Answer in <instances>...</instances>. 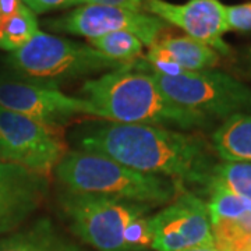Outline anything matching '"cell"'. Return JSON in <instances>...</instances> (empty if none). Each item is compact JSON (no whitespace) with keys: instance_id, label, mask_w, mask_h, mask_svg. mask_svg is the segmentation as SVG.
Segmentation results:
<instances>
[{"instance_id":"cell-16","label":"cell","mask_w":251,"mask_h":251,"mask_svg":"<svg viewBox=\"0 0 251 251\" xmlns=\"http://www.w3.org/2000/svg\"><path fill=\"white\" fill-rule=\"evenodd\" d=\"M216 153L226 162L251 163V113L227 117L212 134Z\"/></svg>"},{"instance_id":"cell-24","label":"cell","mask_w":251,"mask_h":251,"mask_svg":"<svg viewBox=\"0 0 251 251\" xmlns=\"http://www.w3.org/2000/svg\"><path fill=\"white\" fill-rule=\"evenodd\" d=\"M21 0H0V20H1V25L3 23L7 20L9 17H11L16 11L18 10V7L21 6Z\"/></svg>"},{"instance_id":"cell-14","label":"cell","mask_w":251,"mask_h":251,"mask_svg":"<svg viewBox=\"0 0 251 251\" xmlns=\"http://www.w3.org/2000/svg\"><path fill=\"white\" fill-rule=\"evenodd\" d=\"M0 251H84L62 234L53 222L41 218L31 226L0 237Z\"/></svg>"},{"instance_id":"cell-4","label":"cell","mask_w":251,"mask_h":251,"mask_svg":"<svg viewBox=\"0 0 251 251\" xmlns=\"http://www.w3.org/2000/svg\"><path fill=\"white\" fill-rule=\"evenodd\" d=\"M127 63L109 59L91 45L38 31L27 45L6 57L10 72L28 80L59 85L64 81L113 72Z\"/></svg>"},{"instance_id":"cell-9","label":"cell","mask_w":251,"mask_h":251,"mask_svg":"<svg viewBox=\"0 0 251 251\" xmlns=\"http://www.w3.org/2000/svg\"><path fill=\"white\" fill-rule=\"evenodd\" d=\"M44 24L53 32L85 36L88 39L127 31L140 38L147 46H152L168 27L161 18L145 11L100 4H81L60 17L46 20Z\"/></svg>"},{"instance_id":"cell-10","label":"cell","mask_w":251,"mask_h":251,"mask_svg":"<svg viewBox=\"0 0 251 251\" xmlns=\"http://www.w3.org/2000/svg\"><path fill=\"white\" fill-rule=\"evenodd\" d=\"M155 251H183L202 246H215L208 204L183 191L158 214L150 216Z\"/></svg>"},{"instance_id":"cell-17","label":"cell","mask_w":251,"mask_h":251,"mask_svg":"<svg viewBox=\"0 0 251 251\" xmlns=\"http://www.w3.org/2000/svg\"><path fill=\"white\" fill-rule=\"evenodd\" d=\"M214 188L229 191L234 196L251 201L250 162H222L215 163L205 194Z\"/></svg>"},{"instance_id":"cell-1","label":"cell","mask_w":251,"mask_h":251,"mask_svg":"<svg viewBox=\"0 0 251 251\" xmlns=\"http://www.w3.org/2000/svg\"><path fill=\"white\" fill-rule=\"evenodd\" d=\"M80 147L135 172L165 176L204 193L215 166L202 138L162 126L109 122L81 134Z\"/></svg>"},{"instance_id":"cell-13","label":"cell","mask_w":251,"mask_h":251,"mask_svg":"<svg viewBox=\"0 0 251 251\" xmlns=\"http://www.w3.org/2000/svg\"><path fill=\"white\" fill-rule=\"evenodd\" d=\"M214 244L219 251H251V201L229 191H208Z\"/></svg>"},{"instance_id":"cell-7","label":"cell","mask_w":251,"mask_h":251,"mask_svg":"<svg viewBox=\"0 0 251 251\" xmlns=\"http://www.w3.org/2000/svg\"><path fill=\"white\" fill-rule=\"evenodd\" d=\"M0 148L6 162L49 176L67 153L60 126L0 108Z\"/></svg>"},{"instance_id":"cell-21","label":"cell","mask_w":251,"mask_h":251,"mask_svg":"<svg viewBox=\"0 0 251 251\" xmlns=\"http://www.w3.org/2000/svg\"><path fill=\"white\" fill-rule=\"evenodd\" d=\"M225 18L227 29L240 31V32H250L251 31V1L236 4V6H226L225 7Z\"/></svg>"},{"instance_id":"cell-27","label":"cell","mask_w":251,"mask_h":251,"mask_svg":"<svg viewBox=\"0 0 251 251\" xmlns=\"http://www.w3.org/2000/svg\"><path fill=\"white\" fill-rule=\"evenodd\" d=\"M0 162H6V159H4V153L1 151V148H0Z\"/></svg>"},{"instance_id":"cell-28","label":"cell","mask_w":251,"mask_h":251,"mask_svg":"<svg viewBox=\"0 0 251 251\" xmlns=\"http://www.w3.org/2000/svg\"><path fill=\"white\" fill-rule=\"evenodd\" d=\"M0 31H1V20H0Z\"/></svg>"},{"instance_id":"cell-5","label":"cell","mask_w":251,"mask_h":251,"mask_svg":"<svg viewBox=\"0 0 251 251\" xmlns=\"http://www.w3.org/2000/svg\"><path fill=\"white\" fill-rule=\"evenodd\" d=\"M59 204L72 232L98 251H127L125 230L138 216L148 215L152 205L122 198L63 191Z\"/></svg>"},{"instance_id":"cell-15","label":"cell","mask_w":251,"mask_h":251,"mask_svg":"<svg viewBox=\"0 0 251 251\" xmlns=\"http://www.w3.org/2000/svg\"><path fill=\"white\" fill-rule=\"evenodd\" d=\"M150 49L179 64L186 72L209 70L219 63L215 49L187 35L159 38Z\"/></svg>"},{"instance_id":"cell-8","label":"cell","mask_w":251,"mask_h":251,"mask_svg":"<svg viewBox=\"0 0 251 251\" xmlns=\"http://www.w3.org/2000/svg\"><path fill=\"white\" fill-rule=\"evenodd\" d=\"M0 108L52 126L75 115L95 116L87 99L70 97L56 85L28 80L10 70L0 72Z\"/></svg>"},{"instance_id":"cell-22","label":"cell","mask_w":251,"mask_h":251,"mask_svg":"<svg viewBox=\"0 0 251 251\" xmlns=\"http://www.w3.org/2000/svg\"><path fill=\"white\" fill-rule=\"evenodd\" d=\"M35 14H44L54 10L70 9L73 6H81L82 0H21Z\"/></svg>"},{"instance_id":"cell-19","label":"cell","mask_w":251,"mask_h":251,"mask_svg":"<svg viewBox=\"0 0 251 251\" xmlns=\"http://www.w3.org/2000/svg\"><path fill=\"white\" fill-rule=\"evenodd\" d=\"M90 45L102 54L120 63H131L143 53L144 44L134 34L127 31L110 32L88 39Z\"/></svg>"},{"instance_id":"cell-2","label":"cell","mask_w":251,"mask_h":251,"mask_svg":"<svg viewBox=\"0 0 251 251\" xmlns=\"http://www.w3.org/2000/svg\"><path fill=\"white\" fill-rule=\"evenodd\" d=\"M80 94L95 110V116L113 123L208 128L205 116L179 106L168 98L155 81L150 64L131 62L98 78L87 80Z\"/></svg>"},{"instance_id":"cell-25","label":"cell","mask_w":251,"mask_h":251,"mask_svg":"<svg viewBox=\"0 0 251 251\" xmlns=\"http://www.w3.org/2000/svg\"><path fill=\"white\" fill-rule=\"evenodd\" d=\"M183 251H219L215 246H202V247H194V249H187Z\"/></svg>"},{"instance_id":"cell-26","label":"cell","mask_w":251,"mask_h":251,"mask_svg":"<svg viewBox=\"0 0 251 251\" xmlns=\"http://www.w3.org/2000/svg\"><path fill=\"white\" fill-rule=\"evenodd\" d=\"M247 62H249V69H250L251 72V48L250 50H249V54H247Z\"/></svg>"},{"instance_id":"cell-6","label":"cell","mask_w":251,"mask_h":251,"mask_svg":"<svg viewBox=\"0 0 251 251\" xmlns=\"http://www.w3.org/2000/svg\"><path fill=\"white\" fill-rule=\"evenodd\" d=\"M152 73L168 98L212 123L251 109L250 88L226 73L202 70L186 72L176 77Z\"/></svg>"},{"instance_id":"cell-20","label":"cell","mask_w":251,"mask_h":251,"mask_svg":"<svg viewBox=\"0 0 251 251\" xmlns=\"http://www.w3.org/2000/svg\"><path fill=\"white\" fill-rule=\"evenodd\" d=\"M123 239L127 251H145L152 249L153 236L150 216L144 215L133 219L127 225Z\"/></svg>"},{"instance_id":"cell-23","label":"cell","mask_w":251,"mask_h":251,"mask_svg":"<svg viewBox=\"0 0 251 251\" xmlns=\"http://www.w3.org/2000/svg\"><path fill=\"white\" fill-rule=\"evenodd\" d=\"M82 4H100V6H115L125 9L143 11L144 0H82Z\"/></svg>"},{"instance_id":"cell-3","label":"cell","mask_w":251,"mask_h":251,"mask_svg":"<svg viewBox=\"0 0 251 251\" xmlns=\"http://www.w3.org/2000/svg\"><path fill=\"white\" fill-rule=\"evenodd\" d=\"M66 191L122 198L147 205L169 204L186 187L175 180L135 172L108 156L85 151L67 152L54 169Z\"/></svg>"},{"instance_id":"cell-18","label":"cell","mask_w":251,"mask_h":251,"mask_svg":"<svg viewBox=\"0 0 251 251\" xmlns=\"http://www.w3.org/2000/svg\"><path fill=\"white\" fill-rule=\"evenodd\" d=\"M39 31V23L36 14L24 3L1 25L0 31V49L7 52H16L27 45Z\"/></svg>"},{"instance_id":"cell-11","label":"cell","mask_w":251,"mask_h":251,"mask_svg":"<svg viewBox=\"0 0 251 251\" xmlns=\"http://www.w3.org/2000/svg\"><path fill=\"white\" fill-rule=\"evenodd\" d=\"M225 7L218 0H190L184 4L144 0L143 11L183 29L187 36L211 46L218 53L229 54L230 49L224 41V34L229 31Z\"/></svg>"},{"instance_id":"cell-12","label":"cell","mask_w":251,"mask_h":251,"mask_svg":"<svg viewBox=\"0 0 251 251\" xmlns=\"http://www.w3.org/2000/svg\"><path fill=\"white\" fill-rule=\"evenodd\" d=\"M49 193V176L0 162V236L10 234L39 209Z\"/></svg>"}]
</instances>
